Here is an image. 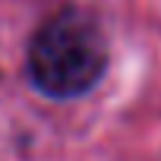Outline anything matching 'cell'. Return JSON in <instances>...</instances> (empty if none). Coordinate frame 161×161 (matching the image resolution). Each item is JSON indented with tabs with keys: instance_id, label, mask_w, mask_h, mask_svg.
I'll use <instances>...</instances> for the list:
<instances>
[{
	"instance_id": "obj_1",
	"label": "cell",
	"mask_w": 161,
	"mask_h": 161,
	"mask_svg": "<svg viewBox=\"0 0 161 161\" xmlns=\"http://www.w3.org/2000/svg\"><path fill=\"white\" fill-rule=\"evenodd\" d=\"M108 66V41L82 10H60L41 22L29 47L32 82L51 98L86 95Z\"/></svg>"
}]
</instances>
